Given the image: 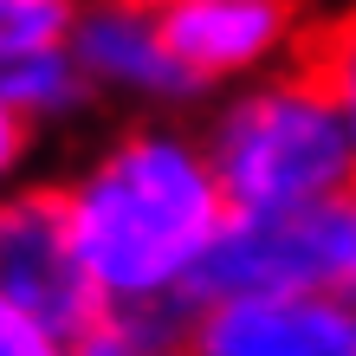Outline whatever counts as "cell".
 I'll return each instance as SVG.
<instances>
[{
  "label": "cell",
  "instance_id": "obj_1",
  "mask_svg": "<svg viewBox=\"0 0 356 356\" xmlns=\"http://www.w3.org/2000/svg\"><path fill=\"white\" fill-rule=\"evenodd\" d=\"M52 195L104 311L188 318L207 298L234 207L201 123L123 117L52 175Z\"/></svg>",
  "mask_w": 356,
  "mask_h": 356
},
{
  "label": "cell",
  "instance_id": "obj_2",
  "mask_svg": "<svg viewBox=\"0 0 356 356\" xmlns=\"http://www.w3.org/2000/svg\"><path fill=\"white\" fill-rule=\"evenodd\" d=\"M201 143L227 188L234 220L291 214V207L356 188V143L343 130L337 97L311 72V58L259 78V85L220 91L201 111Z\"/></svg>",
  "mask_w": 356,
  "mask_h": 356
},
{
  "label": "cell",
  "instance_id": "obj_3",
  "mask_svg": "<svg viewBox=\"0 0 356 356\" xmlns=\"http://www.w3.org/2000/svg\"><path fill=\"white\" fill-rule=\"evenodd\" d=\"M214 291H318L356 305V188L291 214L234 220L207 279V298Z\"/></svg>",
  "mask_w": 356,
  "mask_h": 356
},
{
  "label": "cell",
  "instance_id": "obj_4",
  "mask_svg": "<svg viewBox=\"0 0 356 356\" xmlns=\"http://www.w3.org/2000/svg\"><path fill=\"white\" fill-rule=\"evenodd\" d=\"M0 318L39 324L72 343L104 318L52 181H19L0 207Z\"/></svg>",
  "mask_w": 356,
  "mask_h": 356
},
{
  "label": "cell",
  "instance_id": "obj_5",
  "mask_svg": "<svg viewBox=\"0 0 356 356\" xmlns=\"http://www.w3.org/2000/svg\"><path fill=\"white\" fill-rule=\"evenodd\" d=\"M162 26H169L181 72L214 104L220 91H240L272 72L305 65L318 19H305L285 0H169Z\"/></svg>",
  "mask_w": 356,
  "mask_h": 356
},
{
  "label": "cell",
  "instance_id": "obj_6",
  "mask_svg": "<svg viewBox=\"0 0 356 356\" xmlns=\"http://www.w3.org/2000/svg\"><path fill=\"white\" fill-rule=\"evenodd\" d=\"M72 52L85 65L97 111H117V123L123 117H188V104H207L169 46L162 7H149V0H91V7H78Z\"/></svg>",
  "mask_w": 356,
  "mask_h": 356
},
{
  "label": "cell",
  "instance_id": "obj_7",
  "mask_svg": "<svg viewBox=\"0 0 356 356\" xmlns=\"http://www.w3.org/2000/svg\"><path fill=\"white\" fill-rule=\"evenodd\" d=\"M188 356H356V305L318 291H214L188 311Z\"/></svg>",
  "mask_w": 356,
  "mask_h": 356
},
{
  "label": "cell",
  "instance_id": "obj_8",
  "mask_svg": "<svg viewBox=\"0 0 356 356\" xmlns=\"http://www.w3.org/2000/svg\"><path fill=\"white\" fill-rule=\"evenodd\" d=\"M97 97L85 85L72 46L52 52H13L0 58V130H7V162H19L26 143H46L58 130H72L78 117H91Z\"/></svg>",
  "mask_w": 356,
  "mask_h": 356
},
{
  "label": "cell",
  "instance_id": "obj_9",
  "mask_svg": "<svg viewBox=\"0 0 356 356\" xmlns=\"http://www.w3.org/2000/svg\"><path fill=\"white\" fill-rule=\"evenodd\" d=\"M72 356H188V318H130V311H104V318L72 343Z\"/></svg>",
  "mask_w": 356,
  "mask_h": 356
},
{
  "label": "cell",
  "instance_id": "obj_10",
  "mask_svg": "<svg viewBox=\"0 0 356 356\" xmlns=\"http://www.w3.org/2000/svg\"><path fill=\"white\" fill-rule=\"evenodd\" d=\"M311 72H318L324 91L337 97L343 130H350V143H356V7L318 19V33H311Z\"/></svg>",
  "mask_w": 356,
  "mask_h": 356
},
{
  "label": "cell",
  "instance_id": "obj_11",
  "mask_svg": "<svg viewBox=\"0 0 356 356\" xmlns=\"http://www.w3.org/2000/svg\"><path fill=\"white\" fill-rule=\"evenodd\" d=\"M72 33H78L72 0H7V7H0V58L72 46Z\"/></svg>",
  "mask_w": 356,
  "mask_h": 356
},
{
  "label": "cell",
  "instance_id": "obj_12",
  "mask_svg": "<svg viewBox=\"0 0 356 356\" xmlns=\"http://www.w3.org/2000/svg\"><path fill=\"white\" fill-rule=\"evenodd\" d=\"M0 356H72V337H52L39 324L0 318Z\"/></svg>",
  "mask_w": 356,
  "mask_h": 356
}]
</instances>
